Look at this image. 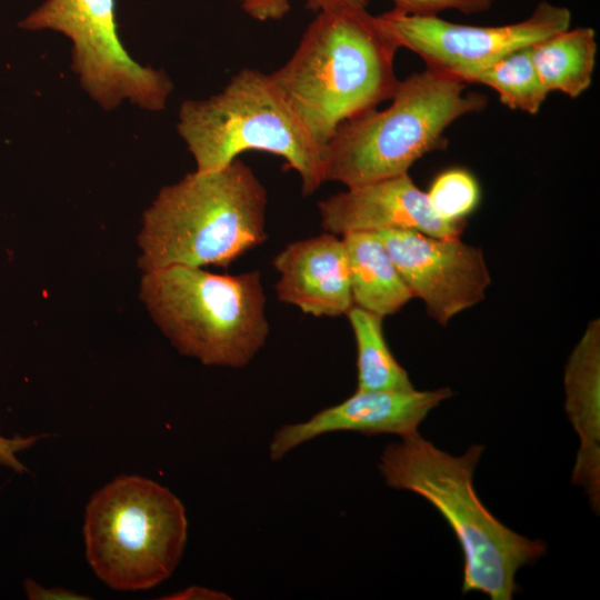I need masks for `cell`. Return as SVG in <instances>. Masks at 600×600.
Returning a JSON list of instances; mask_svg holds the SVG:
<instances>
[{"label": "cell", "instance_id": "obj_1", "mask_svg": "<svg viewBox=\"0 0 600 600\" xmlns=\"http://www.w3.org/2000/svg\"><path fill=\"white\" fill-rule=\"evenodd\" d=\"M393 36L367 8L317 12L289 60L269 73L323 148L346 121L390 100L399 79Z\"/></svg>", "mask_w": 600, "mask_h": 600}, {"label": "cell", "instance_id": "obj_2", "mask_svg": "<svg viewBox=\"0 0 600 600\" xmlns=\"http://www.w3.org/2000/svg\"><path fill=\"white\" fill-rule=\"evenodd\" d=\"M483 450L473 444L456 457L416 432L384 448L379 470L390 488L420 496L452 529L463 554V594L479 591L491 600H511L517 572L542 557L547 544L514 532L481 502L473 473Z\"/></svg>", "mask_w": 600, "mask_h": 600}, {"label": "cell", "instance_id": "obj_3", "mask_svg": "<svg viewBox=\"0 0 600 600\" xmlns=\"http://www.w3.org/2000/svg\"><path fill=\"white\" fill-rule=\"evenodd\" d=\"M268 193L239 158L163 187L143 212L138 266L143 272L188 266L227 268L267 238Z\"/></svg>", "mask_w": 600, "mask_h": 600}, {"label": "cell", "instance_id": "obj_4", "mask_svg": "<svg viewBox=\"0 0 600 600\" xmlns=\"http://www.w3.org/2000/svg\"><path fill=\"white\" fill-rule=\"evenodd\" d=\"M390 100L337 129L324 147V182L350 188L406 174L422 156L446 148L444 131L456 120L488 102L468 92L466 82L430 67L400 80Z\"/></svg>", "mask_w": 600, "mask_h": 600}, {"label": "cell", "instance_id": "obj_5", "mask_svg": "<svg viewBox=\"0 0 600 600\" xmlns=\"http://www.w3.org/2000/svg\"><path fill=\"white\" fill-rule=\"evenodd\" d=\"M139 297L172 346L204 366L242 368L269 336L256 270L218 274L170 266L143 272Z\"/></svg>", "mask_w": 600, "mask_h": 600}, {"label": "cell", "instance_id": "obj_6", "mask_svg": "<svg viewBox=\"0 0 600 600\" xmlns=\"http://www.w3.org/2000/svg\"><path fill=\"white\" fill-rule=\"evenodd\" d=\"M178 132L197 171L226 167L250 150L283 158L300 177L304 196L324 182V148L284 100L269 74L243 68L207 99L187 100Z\"/></svg>", "mask_w": 600, "mask_h": 600}, {"label": "cell", "instance_id": "obj_7", "mask_svg": "<svg viewBox=\"0 0 600 600\" xmlns=\"http://www.w3.org/2000/svg\"><path fill=\"white\" fill-rule=\"evenodd\" d=\"M82 534L87 562L100 581L116 591H143L177 569L188 520L182 502L167 487L121 474L89 499Z\"/></svg>", "mask_w": 600, "mask_h": 600}, {"label": "cell", "instance_id": "obj_8", "mask_svg": "<svg viewBox=\"0 0 600 600\" xmlns=\"http://www.w3.org/2000/svg\"><path fill=\"white\" fill-rule=\"evenodd\" d=\"M19 26L53 30L72 42V69L103 109L129 101L149 111L166 107L172 82L161 70L137 63L116 27L114 0H47Z\"/></svg>", "mask_w": 600, "mask_h": 600}, {"label": "cell", "instance_id": "obj_9", "mask_svg": "<svg viewBox=\"0 0 600 600\" xmlns=\"http://www.w3.org/2000/svg\"><path fill=\"white\" fill-rule=\"evenodd\" d=\"M379 18L400 48L417 53L427 67L466 83L503 56L564 31L571 24L570 10L548 1L539 2L521 21L491 27L459 24L438 16H408L393 10Z\"/></svg>", "mask_w": 600, "mask_h": 600}, {"label": "cell", "instance_id": "obj_10", "mask_svg": "<svg viewBox=\"0 0 600 600\" xmlns=\"http://www.w3.org/2000/svg\"><path fill=\"white\" fill-rule=\"evenodd\" d=\"M374 232L413 298L423 301L428 316L440 326L484 300L491 277L481 248L413 230Z\"/></svg>", "mask_w": 600, "mask_h": 600}, {"label": "cell", "instance_id": "obj_11", "mask_svg": "<svg viewBox=\"0 0 600 600\" xmlns=\"http://www.w3.org/2000/svg\"><path fill=\"white\" fill-rule=\"evenodd\" d=\"M453 392L436 390H356L342 402L324 408L306 421L284 424L272 437L270 458L282 459L294 448L326 433L353 431L364 436L397 434L401 438L418 432V427Z\"/></svg>", "mask_w": 600, "mask_h": 600}, {"label": "cell", "instance_id": "obj_12", "mask_svg": "<svg viewBox=\"0 0 600 600\" xmlns=\"http://www.w3.org/2000/svg\"><path fill=\"white\" fill-rule=\"evenodd\" d=\"M327 232L413 230L440 238H460L464 221L439 217L427 193L409 173L347 188L318 203Z\"/></svg>", "mask_w": 600, "mask_h": 600}, {"label": "cell", "instance_id": "obj_13", "mask_svg": "<svg viewBox=\"0 0 600 600\" xmlns=\"http://www.w3.org/2000/svg\"><path fill=\"white\" fill-rule=\"evenodd\" d=\"M278 299L313 317L336 318L353 306L342 237L324 232L287 244L273 259Z\"/></svg>", "mask_w": 600, "mask_h": 600}, {"label": "cell", "instance_id": "obj_14", "mask_svg": "<svg viewBox=\"0 0 600 600\" xmlns=\"http://www.w3.org/2000/svg\"><path fill=\"white\" fill-rule=\"evenodd\" d=\"M566 412L580 439L572 482L600 507V319H592L564 369Z\"/></svg>", "mask_w": 600, "mask_h": 600}, {"label": "cell", "instance_id": "obj_15", "mask_svg": "<svg viewBox=\"0 0 600 600\" xmlns=\"http://www.w3.org/2000/svg\"><path fill=\"white\" fill-rule=\"evenodd\" d=\"M342 237L353 306L382 318L401 310L413 294L374 231H352Z\"/></svg>", "mask_w": 600, "mask_h": 600}, {"label": "cell", "instance_id": "obj_16", "mask_svg": "<svg viewBox=\"0 0 600 600\" xmlns=\"http://www.w3.org/2000/svg\"><path fill=\"white\" fill-rule=\"evenodd\" d=\"M597 50L596 32L590 27L569 28L530 46L547 91H559L573 99L591 86Z\"/></svg>", "mask_w": 600, "mask_h": 600}, {"label": "cell", "instance_id": "obj_17", "mask_svg": "<svg viewBox=\"0 0 600 600\" xmlns=\"http://www.w3.org/2000/svg\"><path fill=\"white\" fill-rule=\"evenodd\" d=\"M346 316L357 344V390L414 389L386 341L383 318L357 306Z\"/></svg>", "mask_w": 600, "mask_h": 600}, {"label": "cell", "instance_id": "obj_18", "mask_svg": "<svg viewBox=\"0 0 600 600\" xmlns=\"http://www.w3.org/2000/svg\"><path fill=\"white\" fill-rule=\"evenodd\" d=\"M467 83L490 87L504 106L529 114L539 112L549 93L533 64L530 46L503 56L471 76Z\"/></svg>", "mask_w": 600, "mask_h": 600}, {"label": "cell", "instance_id": "obj_19", "mask_svg": "<svg viewBox=\"0 0 600 600\" xmlns=\"http://www.w3.org/2000/svg\"><path fill=\"white\" fill-rule=\"evenodd\" d=\"M426 193L433 211L450 221H464L477 209L481 197L477 179L462 168L438 174Z\"/></svg>", "mask_w": 600, "mask_h": 600}, {"label": "cell", "instance_id": "obj_20", "mask_svg": "<svg viewBox=\"0 0 600 600\" xmlns=\"http://www.w3.org/2000/svg\"><path fill=\"white\" fill-rule=\"evenodd\" d=\"M494 0H392L393 11L408 16H438L444 10H458L466 14L488 11Z\"/></svg>", "mask_w": 600, "mask_h": 600}, {"label": "cell", "instance_id": "obj_21", "mask_svg": "<svg viewBox=\"0 0 600 600\" xmlns=\"http://www.w3.org/2000/svg\"><path fill=\"white\" fill-rule=\"evenodd\" d=\"M43 438L42 434L36 436H16L13 438H7L0 436V464L12 469L16 472L23 473L28 469L19 460L17 453L29 449Z\"/></svg>", "mask_w": 600, "mask_h": 600}, {"label": "cell", "instance_id": "obj_22", "mask_svg": "<svg viewBox=\"0 0 600 600\" xmlns=\"http://www.w3.org/2000/svg\"><path fill=\"white\" fill-rule=\"evenodd\" d=\"M243 11L254 20L277 21L290 10V0H238Z\"/></svg>", "mask_w": 600, "mask_h": 600}, {"label": "cell", "instance_id": "obj_23", "mask_svg": "<svg viewBox=\"0 0 600 600\" xmlns=\"http://www.w3.org/2000/svg\"><path fill=\"white\" fill-rule=\"evenodd\" d=\"M23 588L27 597L31 600H86L83 594L62 587H44L32 579H26Z\"/></svg>", "mask_w": 600, "mask_h": 600}, {"label": "cell", "instance_id": "obj_24", "mask_svg": "<svg viewBox=\"0 0 600 600\" xmlns=\"http://www.w3.org/2000/svg\"><path fill=\"white\" fill-rule=\"evenodd\" d=\"M162 599L173 600H222L230 597L221 591L213 590L207 587L191 586L180 591H177Z\"/></svg>", "mask_w": 600, "mask_h": 600}, {"label": "cell", "instance_id": "obj_25", "mask_svg": "<svg viewBox=\"0 0 600 600\" xmlns=\"http://www.w3.org/2000/svg\"><path fill=\"white\" fill-rule=\"evenodd\" d=\"M369 0H307V7L316 12L340 8H367Z\"/></svg>", "mask_w": 600, "mask_h": 600}]
</instances>
